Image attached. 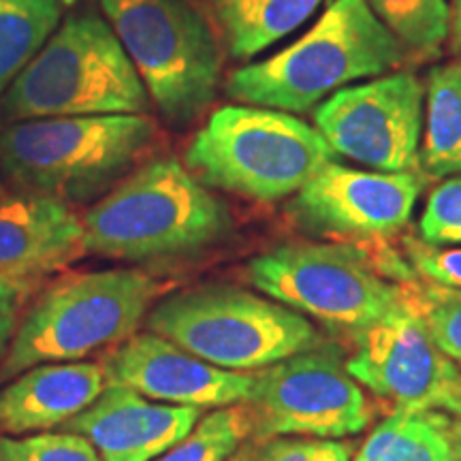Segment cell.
I'll return each instance as SVG.
<instances>
[{"label": "cell", "instance_id": "1", "mask_svg": "<svg viewBox=\"0 0 461 461\" xmlns=\"http://www.w3.org/2000/svg\"><path fill=\"white\" fill-rule=\"evenodd\" d=\"M88 255L152 263L197 255L227 238V205L180 160L163 157L115 184L82 218Z\"/></svg>", "mask_w": 461, "mask_h": 461}, {"label": "cell", "instance_id": "2", "mask_svg": "<svg viewBox=\"0 0 461 461\" xmlns=\"http://www.w3.org/2000/svg\"><path fill=\"white\" fill-rule=\"evenodd\" d=\"M403 60L406 50L367 0H331L295 43L230 73L227 95L244 105L305 113L346 84L380 77Z\"/></svg>", "mask_w": 461, "mask_h": 461}, {"label": "cell", "instance_id": "3", "mask_svg": "<svg viewBox=\"0 0 461 461\" xmlns=\"http://www.w3.org/2000/svg\"><path fill=\"white\" fill-rule=\"evenodd\" d=\"M157 137L146 113L24 120L0 135V171L20 190L82 203L135 169Z\"/></svg>", "mask_w": 461, "mask_h": 461}, {"label": "cell", "instance_id": "4", "mask_svg": "<svg viewBox=\"0 0 461 461\" xmlns=\"http://www.w3.org/2000/svg\"><path fill=\"white\" fill-rule=\"evenodd\" d=\"M11 120L146 113L149 96L107 20L67 17L3 96Z\"/></svg>", "mask_w": 461, "mask_h": 461}, {"label": "cell", "instance_id": "5", "mask_svg": "<svg viewBox=\"0 0 461 461\" xmlns=\"http://www.w3.org/2000/svg\"><path fill=\"white\" fill-rule=\"evenodd\" d=\"M333 158L316 126L255 105L216 109L184 154L201 184L255 201L299 193Z\"/></svg>", "mask_w": 461, "mask_h": 461}, {"label": "cell", "instance_id": "6", "mask_svg": "<svg viewBox=\"0 0 461 461\" xmlns=\"http://www.w3.org/2000/svg\"><path fill=\"white\" fill-rule=\"evenodd\" d=\"M146 325L186 353L230 372L263 370L325 344L312 322L288 305L222 285L163 299Z\"/></svg>", "mask_w": 461, "mask_h": 461}, {"label": "cell", "instance_id": "7", "mask_svg": "<svg viewBox=\"0 0 461 461\" xmlns=\"http://www.w3.org/2000/svg\"><path fill=\"white\" fill-rule=\"evenodd\" d=\"M160 282L137 269L73 274L54 282L20 321L0 366V380L41 363L82 359L137 331Z\"/></svg>", "mask_w": 461, "mask_h": 461}, {"label": "cell", "instance_id": "8", "mask_svg": "<svg viewBox=\"0 0 461 461\" xmlns=\"http://www.w3.org/2000/svg\"><path fill=\"white\" fill-rule=\"evenodd\" d=\"M105 20L167 122L184 126L216 99L221 48L188 0H101Z\"/></svg>", "mask_w": 461, "mask_h": 461}, {"label": "cell", "instance_id": "9", "mask_svg": "<svg viewBox=\"0 0 461 461\" xmlns=\"http://www.w3.org/2000/svg\"><path fill=\"white\" fill-rule=\"evenodd\" d=\"M248 278L274 302L359 339L406 305L403 288L348 244L278 246L252 258Z\"/></svg>", "mask_w": 461, "mask_h": 461}, {"label": "cell", "instance_id": "10", "mask_svg": "<svg viewBox=\"0 0 461 461\" xmlns=\"http://www.w3.org/2000/svg\"><path fill=\"white\" fill-rule=\"evenodd\" d=\"M255 442L278 436L342 440L370 425L372 408L338 346L321 344L255 372L244 403Z\"/></svg>", "mask_w": 461, "mask_h": 461}, {"label": "cell", "instance_id": "11", "mask_svg": "<svg viewBox=\"0 0 461 461\" xmlns=\"http://www.w3.org/2000/svg\"><path fill=\"white\" fill-rule=\"evenodd\" d=\"M423 99L412 73L380 75L333 92L314 109V126L336 157L387 173L420 171Z\"/></svg>", "mask_w": 461, "mask_h": 461}, {"label": "cell", "instance_id": "12", "mask_svg": "<svg viewBox=\"0 0 461 461\" xmlns=\"http://www.w3.org/2000/svg\"><path fill=\"white\" fill-rule=\"evenodd\" d=\"M346 370L395 411H442L461 419V367L403 305L361 338Z\"/></svg>", "mask_w": 461, "mask_h": 461}, {"label": "cell", "instance_id": "13", "mask_svg": "<svg viewBox=\"0 0 461 461\" xmlns=\"http://www.w3.org/2000/svg\"><path fill=\"white\" fill-rule=\"evenodd\" d=\"M423 186L420 171H361L333 160L295 193L288 212L316 233L380 240L406 227Z\"/></svg>", "mask_w": 461, "mask_h": 461}, {"label": "cell", "instance_id": "14", "mask_svg": "<svg viewBox=\"0 0 461 461\" xmlns=\"http://www.w3.org/2000/svg\"><path fill=\"white\" fill-rule=\"evenodd\" d=\"M101 366L105 384H124L152 402L201 411L246 403L255 384V374L210 366L152 331L132 333Z\"/></svg>", "mask_w": 461, "mask_h": 461}, {"label": "cell", "instance_id": "15", "mask_svg": "<svg viewBox=\"0 0 461 461\" xmlns=\"http://www.w3.org/2000/svg\"><path fill=\"white\" fill-rule=\"evenodd\" d=\"M199 419L201 408L149 402L124 384L107 383L62 428L88 438L101 461H152L188 436Z\"/></svg>", "mask_w": 461, "mask_h": 461}, {"label": "cell", "instance_id": "16", "mask_svg": "<svg viewBox=\"0 0 461 461\" xmlns=\"http://www.w3.org/2000/svg\"><path fill=\"white\" fill-rule=\"evenodd\" d=\"M84 255L82 218L65 201L28 190L0 197V276L34 282Z\"/></svg>", "mask_w": 461, "mask_h": 461}, {"label": "cell", "instance_id": "17", "mask_svg": "<svg viewBox=\"0 0 461 461\" xmlns=\"http://www.w3.org/2000/svg\"><path fill=\"white\" fill-rule=\"evenodd\" d=\"M105 389L101 363H41L0 389V436H22L65 425Z\"/></svg>", "mask_w": 461, "mask_h": 461}, {"label": "cell", "instance_id": "18", "mask_svg": "<svg viewBox=\"0 0 461 461\" xmlns=\"http://www.w3.org/2000/svg\"><path fill=\"white\" fill-rule=\"evenodd\" d=\"M235 60L261 54L312 17L322 0H201Z\"/></svg>", "mask_w": 461, "mask_h": 461}, {"label": "cell", "instance_id": "19", "mask_svg": "<svg viewBox=\"0 0 461 461\" xmlns=\"http://www.w3.org/2000/svg\"><path fill=\"white\" fill-rule=\"evenodd\" d=\"M353 461H461V419L442 411H393Z\"/></svg>", "mask_w": 461, "mask_h": 461}, {"label": "cell", "instance_id": "20", "mask_svg": "<svg viewBox=\"0 0 461 461\" xmlns=\"http://www.w3.org/2000/svg\"><path fill=\"white\" fill-rule=\"evenodd\" d=\"M428 124L420 167L429 177L461 176V60L428 75Z\"/></svg>", "mask_w": 461, "mask_h": 461}, {"label": "cell", "instance_id": "21", "mask_svg": "<svg viewBox=\"0 0 461 461\" xmlns=\"http://www.w3.org/2000/svg\"><path fill=\"white\" fill-rule=\"evenodd\" d=\"M62 0H0V95L60 26Z\"/></svg>", "mask_w": 461, "mask_h": 461}, {"label": "cell", "instance_id": "22", "mask_svg": "<svg viewBox=\"0 0 461 461\" xmlns=\"http://www.w3.org/2000/svg\"><path fill=\"white\" fill-rule=\"evenodd\" d=\"M374 15L406 51L438 56L451 31L448 0H367Z\"/></svg>", "mask_w": 461, "mask_h": 461}, {"label": "cell", "instance_id": "23", "mask_svg": "<svg viewBox=\"0 0 461 461\" xmlns=\"http://www.w3.org/2000/svg\"><path fill=\"white\" fill-rule=\"evenodd\" d=\"M248 438H252L248 408L224 406L201 417L188 436L152 461H229Z\"/></svg>", "mask_w": 461, "mask_h": 461}, {"label": "cell", "instance_id": "24", "mask_svg": "<svg viewBox=\"0 0 461 461\" xmlns=\"http://www.w3.org/2000/svg\"><path fill=\"white\" fill-rule=\"evenodd\" d=\"M402 288L438 348L461 367V288L417 278Z\"/></svg>", "mask_w": 461, "mask_h": 461}, {"label": "cell", "instance_id": "25", "mask_svg": "<svg viewBox=\"0 0 461 461\" xmlns=\"http://www.w3.org/2000/svg\"><path fill=\"white\" fill-rule=\"evenodd\" d=\"M0 461H101L88 438L73 431L37 436H0Z\"/></svg>", "mask_w": 461, "mask_h": 461}, {"label": "cell", "instance_id": "26", "mask_svg": "<svg viewBox=\"0 0 461 461\" xmlns=\"http://www.w3.org/2000/svg\"><path fill=\"white\" fill-rule=\"evenodd\" d=\"M420 240L431 246L461 244V176L431 190L419 221Z\"/></svg>", "mask_w": 461, "mask_h": 461}, {"label": "cell", "instance_id": "27", "mask_svg": "<svg viewBox=\"0 0 461 461\" xmlns=\"http://www.w3.org/2000/svg\"><path fill=\"white\" fill-rule=\"evenodd\" d=\"M248 461H353V447L325 438L278 436L248 447Z\"/></svg>", "mask_w": 461, "mask_h": 461}, {"label": "cell", "instance_id": "28", "mask_svg": "<svg viewBox=\"0 0 461 461\" xmlns=\"http://www.w3.org/2000/svg\"><path fill=\"white\" fill-rule=\"evenodd\" d=\"M403 246L420 280L461 288V248L431 246L420 238H406Z\"/></svg>", "mask_w": 461, "mask_h": 461}, {"label": "cell", "instance_id": "29", "mask_svg": "<svg viewBox=\"0 0 461 461\" xmlns=\"http://www.w3.org/2000/svg\"><path fill=\"white\" fill-rule=\"evenodd\" d=\"M32 282L11 280L0 276V359L7 353L14 333L20 325L22 305L31 295Z\"/></svg>", "mask_w": 461, "mask_h": 461}, {"label": "cell", "instance_id": "30", "mask_svg": "<svg viewBox=\"0 0 461 461\" xmlns=\"http://www.w3.org/2000/svg\"><path fill=\"white\" fill-rule=\"evenodd\" d=\"M448 7H451V48L461 60V0H448Z\"/></svg>", "mask_w": 461, "mask_h": 461}, {"label": "cell", "instance_id": "31", "mask_svg": "<svg viewBox=\"0 0 461 461\" xmlns=\"http://www.w3.org/2000/svg\"><path fill=\"white\" fill-rule=\"evenodd\" d=\"M229 461H248V447H241Z\"/></svg>", "mask_w": 461, "mask_h": 461}, {"label": "cell", "instance_id": "32", "mask_svg": "<svg viewBox=\"0 0 461 461\" xmlns=\"http://www.w3.org/2000/svg\"><path fill=\"white\" fill-rule=\"evenodd\" d=\"M5 194V190H3V180H0V197H3Z\"/></svg>", "mask_w": 461, "mask_h": 461}]
</instances>
